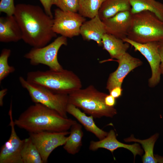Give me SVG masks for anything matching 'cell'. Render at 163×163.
I'll list each match as a JSON object with an SVG mask.
<instances>
[{
  "mask_svg": "<svg viewBox=\"0 0 163 163\" xmlns=\"http://www.w3.org/2000/svg\"><path fill=\"white\" fill-rule=\"evenodd\" d=\"M26 80L57 93L69 94L82 88V82L72 71H37L28 72Z\"/></svg>",
  "mask_w": 163,
  "mask_h": 163,
  "instance_id": "3",
  "label": "cell"
},
{
  "mask_svg": "<svg viewBox=\"0 0 163 163\" xmlns=\"http://www.w3.org/2000/svg\"><path fill=\"white\" fill-rule=\"evenodd\" d=\"M76 123L40 103L30 106L14 120L15 126L29 133L67 131Z\"/></svg>",
  "mask_w": 163,
  "mask_h": 163,
  "instance_id": "2",
  "label": "cell"
},
{
  "mask_svg": "<svg viewBox=\"0 0 163 163\" xmlns=\"http://www.w3.org/2000/svg\"><path fill=\"white\" fill-rule=\"evenodd\" d=\"M14 16L21 30L22 40L33 47H43L56 37L53 30V18L39 6L18 4Z\"/></svg>",
  "mask_w": 163,
  "mask_h": 163,
  "instance_id": "1",
  "label": "cell"
},
{
  "mask_svg": "<svg viewBox=\"0 0 163 163\" xmlns=\"http://www.w3.org/2000/svg\"><path fill=\"white\" fill-rule=\"evenodd\" d=\"M127 38L140 43L158 42L163 39V21L149 11L133 14Z\"/></svg>",
  "mask_w": 163,
  "mask_h": 163,
  "instance_id": "5",
  "label": "cell"
},
{
  "mask_svg": "<svg viewBox=\"0 0 163 163\" xmlns=\"http://www.w3.org/2000/svg\"><path fill=\"white\" fill-rule=\"evenodd\" d=\"M122 91L121 87H116L112 89L109 92L110 95L116 99L122 95Z\"/></svg>",
  "mask_w": 163,
  "mask_h": 163,
  "instance_id": "30",
  "label": "cell"
},
{
  "mask_svg": "<svg viewBox=\"0 0 163 163\" xmlns=\"http://www.w3.org/2000/svg\"><path fill=\"white\" fill-rule=\"evenodd\" d=\"M80 0H53V5L65 11H78Z\"/></svg>",
  "mask_w": 163,
  "mask_h": 163,
  "instance_id": "26",
  "label": "cell"
},
{
  "mask_svg": "<svg viewBox=\"0 0 163 163\" xmlns=\"http://www.w3.org/2000/svg\"><path fill=\"white\" fill-rule=\"evenodd\" d=\"M22 39V33L14 15L0 18V41L17 42Z\"/></svg>",
  "mask_w": 163,
  "mask_h": 163,
  "instance_id": "16",
  "label": "cell"
},
{
  "mask_svg": "<svg viewBox=\"0 0 163 163\" xmlns=\"http://www.w3.org/2000/svg\"><path fill=\"white\" fill-rule=\"evenodd\" d=\"M85 20L79 13L57 8L54 11L53 30L56 34L71 38L80 35L81 27Z\"/></svg>",
  "mask_w": 163,
  "mask_h": 163,
  "instance_id": "8",
  "label": "cell"
},
{
  "mask_svg": "<svg viewBox=\"0 0 163 163\" xmlns=\"http://www.w3.org/2000/svg\"></svg>",
  "mask_w": 163,
  "mask_h": 163,
  "instance_id": "33",
  "label": "cell"
},
{
  "mask_svg": "<svg viewBox=\"0 0 163 163\" xmlns=\"http://www.w3.org/2000/svg\"><path fill=\"white\" fill-rule=\"evenodd\" d=\"M21 155L23 163H43L39 151L30 137L25 139Z\"/></svg>",
  "mask_w": 163,
  "mask_h": 163,
  "instance_id": "23",
  "label": "cell"
},
{
  "mask_svg": "<svg viewBox=\"0 0 163 163\" xmlns=\"http://www.w3.org/2000/svg\"><path fill=\"white\" fill-rule=\"evenodd\" d=\"M10 119L9 126L11 128L10 136L3 145L0 151V163H23L21 152L25 139L21 140L18 136L13 120L12 105L8 112Z\"/></svg>",
  "mask_w": 163,
  "mask_h": 163,
  "instance_id": "11",
  "label": "cell"
},
{
  "mask_svg": "<svg viewBox=\"0 0 163 163\" xmlns=\"http://www.w3.org/2000/svg\"><path fill=\"white\" fill-rule=\"evenodd\" d=\"M117 61L118 63V67L110 75L107 82L106 88L109 92L115 87H121L126 76L142 63L140 59L133 57L127 52Z\"/></svg>",
  "mask_w": 163,
  "mask_h": 163,
  "instance_id": "12",
  "label": "cell"
},
{
  "mask_svg": "<svg viewBox=\"0 0 163 163\" xmlns=\"http://www.w3.org/2000/svg\"><path fill=\"white\" fill-rule=\"evenodd\" d=\"M107 94L91 85L69 94V103L82 109L85 113L94 118L113 117L117 112L114 107H108L105 104L104 99Z\"/></svg>",
  "mask_w": 163,
  "mask_h": 163,
  "instance_id": "4",
  "label": "cell"
},
{
  "mask_svg": "<svg viewBox=\"0 0 163 163\" xmlns=\"http://www.w3.org/2000/svg\"><path fill=\"white\" fill-rule=\"evenodd\" d=\"M83 136L82 126L77 122L71 127L69 135L68 136L63 148L70 154H77L82 146Z\"/></svg>",
  "mask_w": 163,
  "mask_h": 163,
  "instance_id": "21",
  "label": "cell"
},
{
  "mask_svg": "<svg viewBox=\"0 0 163 163\" xmlns=\"http://www.w3.org/2000/svg\"><path fill=\"white\" fill-rule=\"evenodd\" d=\"M106 0H80L79 13L83 17L92 18L98 15L99 10Z\"/></svg>",
  "mask_w": 163,
  "mask_h": 163,
  "instance_id": "24",
  "label": "cell"
},
{
  "mask_svg": "<svg viewBox=\"0 0 163 163\" xmlns=\"http://www.w3.org/2000/svg\"><path fill=\"white\" fill-rule=\"evenodd\" d=\"M19 81L22 86L27 90L32 101L53 110L61 115L68 118L67 107L69 94L54 92L41 86L30 82L20 76Z\"/></svg>",
  "mask_w": 163,
  "mask_h": 163,
  "instance_id": "6",
  "label": "cell"
},
{
  "mask_svg": "<svg viewBox=\"0 0 163 163\" xmlns=\"http://www.w3.org/2000/svg\"><path fill=\"white\" fill-rule=\"evenodd\" d=\"M106 33L105 25L98 15L85 21L81 26L80 31L83 39L94 40L100 46L102 45V38Z\"/></svg>",
  "mask_w": 163,
  "mask_h": 163,
  "instance_id": "15",
  "label": "cell"
},
{
  "mask_svg": "<svg viewBox=\"0 0 163 163\" xmlns=\"http://www.w3.org/2000/svg\"><path fill=\"white\" fill-rule=\"evenodd\" d=\"M70 134L68 131L53 132L47 131L30 133V137L40 154L43 163H47L52 152L59 146L64 145Z\"/></svg>",
  "mask_w": 163,
  "mask_h": 163,
  "instance_id": "9",
  "label": "cell"
},
{
  "mask_svg": "<svg viewBox=\"0 0 163 163\" xmlns=\"http://www.w3.org/2000/svg\"><path fill=\"white\" fill-rule=\"evenodd\" d=\"M129 0H106L100 8L98 15L102 21L120 12L130 11Z\"/></svg>",
  "mask_w": 163,
  "mask_h": 163,
  "instance_id": "19",
  "label": "cell"
},
{
  "mask_svg": "<svg viewBox=\"0 0 163 163\" xmlns=\"http://www.w3.org/2000/svg\"><path fill=\"white\" fill-rule=\"evenodd\" d=\"M11 54V50L4 48L2 50L0 55V82L9 74L15 70L14 67L9 65L8 59Z\"/></svg>",
  "mask_w": 163,
  "mask_h": 163,
  "instance_id": "25",
  "label": "cell"
},
{
  "mask_svg": "<svg viewBox=\"0 0 163 163\" xmlns=\"http://www.w3.org/2000/svg\"><path fill=\"white\" fill-rule=\"evenodd\" d=\"M67 44V38L61 36L43 47H33L24 57L29 60L32 65L43 64L48 66L50 70L60 71L63 69L58 61V52L62 46Z\"/></svg>",
  "mask_w": 163,
  "mask_h": 163,
  "instance_id": "7",
  "label": "cell"
},
{
  "mask_svg": "<svg viewBox=\"0 0 163 163\" xmlns=\"http://www.w3.org/2000/svg\"><path fill=\"white\" fill-rule=\"evenodd\" d=\"M102 43L104 49L108 52L110 57L117 60L127 52L130 45L123 40L107 33L102 37Z\"/></svg>",
  "mask_w": 163,
  "mask_h": 163,
  "instance_id": "18",
  "label": "cell"
},
{
  "mask_svg": "<svg viewBox=\"0 0 163 163\" xmlns=\"http://www.w3.org/2000/svg\"><path fill=\"white\" fill-rule=\"evenodd\" d=\"M67 112L75 117L87 131L93 134L99 140L105 137L108 133L98 127L96 125L94 117L87 116L85 112L74 105L69 103L67 107Z\"/></svg>",
  "mask_w": 163,
  "mask_h": 163,
  "instance_id": "17",
  "label": "cell"
},
{
  "mask_svg": "<svg viewBox=\"0 0 163 163\" xmlns=\"http://www.w3.org/2000/svg\"><path fill=\"white\" fill-rule=\"evenodd\" d=\"M15 6L14 0H1L0 2V11L4 12L7 15H13L15 13Z\"/></svg>",
  "mask_w": 163,
  "mask_h": 163,
  "instance_id": "27",
  "label": "cell"
},
{
  "mask_svg": "<svg viewBox=\"0 0 163 163\" xmlns=\"http://www.w3.org/2000/svg\"><path fill=\"white\" fill-rule=\"evenodd\" d=\"M44 8L45 12L52 18L53 16L51 12V8L53 0H39Z\"/></svg>",
  "mask_w": 163,
  "mask_h": 163,
  "instance_id": "28",
  "label": "cell"
},
{
  "mask_svg": "<svg viewBox=\"0 0 163 163\" xmlns=\"http://www.w3.org/2000/svg\"><path fill=\"white\" fill-rule=\"evenodd\" d=\"M130 11L120 12L104 20L107 33L123 40L127 37L132 21Z\"/></svg>",
  "mask_w": 163,
  "mask_h": 163,
  "instance_id": "13",
  "label": "cell"
},
{
  "mask_svg": "<svg viewBox=\"0 0 163 163\" xmlns=\"http://www.w3.org/2000/svg\"><path fill=\"white\" fill-rule=\"evenodd\" d=\"M104 101L107 106L109 107H114L116 104V98L110 94H107L105 97Z\"/></svg>",
  "mask_w": 163,
  "mask_h": 163,
  "instance_id": "31",
  "label": "cell"
},
{
  "mask_svg": "<svg viewBox=\"0 0 163 163\" xmlns=\"http://www.w3.org/2000/svg\"><path fill=\"white\" fill-rule=\"evenodd\" d=\"M121 148L127 149L131 151L134 155V159L136 155L141 156L143 152L138 143L128 145L119 141L117 139L116 134L113 130H110L107 136L103 139L97 141H91L89 149L90 150L96 151L99 148H104L113 153L115 150Z\"/></svg>",
  "mask_w": 163,
  "mask_h": 163,
  "instance_id": "14",
  "label": "cell"
},
{
  "mask_svg": "<svg viewBox=\"0 0 163 163\" xmlns=\"http://www.w3.org/2000/svg\"><path fill=\"white\" fill-rule=\"evenodd\" d=\"M7 89L5 88L0 91V106H2L3 104V99L4 96L7 94Z\"/></svg>",
  "mask_w": 163,
  "mask_h": 163,
  "instance_id": "32",
  "label": "cell"
},
{
  "mask_svg": "<svg viewBox=\"0 0 163 163\" xmlns=\"http://www.w3.org/2000/svg\"><path fill=\"white\" fill-rule=\"evenodd\" d=\"M158 50L160 57V68L161 74L163 75V39L158 42Z\"/></svg>",
  "mask_w": 163,
  "mask_h": 163,
  "instance_id": "29",
  "label": "cell"
},
{
  "mask_svg": "<svg viewBox=\"0 0 163 163\" xmlns=\"http://www.w3.org/2000/svg\"><path fill=\"white\" fill-rule=\"evenodd\" d=\"M133 14L143 11L153 13L163 21V3L156 0H129Z\"/></svg>",
  "mask_w": 163,
  "mask_h": 163,
  "instance_id": "20",
  "label": "cell"
},
{
  "mask_svg": "<svg viewBox=\"0 0 163 163\" xmlns=\"http://www.w3.org/2000/svg\"><path fill=\"white\" fill-rule=\"evenodd\" d=\"M123 40L129 43L136 51L140 53L146 59L151 70L152 74L148 81L149 87L153 88L160 82L161 74L160 65L161 59L158 50L157 41L140 43L131 40L126 37Z\"/></svg>",
  "mask_w": 163,
  "mask_h": 163,
  "instance_id": "10",
  "label": "cell"
},
{
  "mask_svg": "<svg viewBox=\"0 0 163 163\" xmlns=\"http://www.w3.org/2000/svg\"><path fill=\"white\" fill-rule=\"evenodd\" d=\"M159 136V134L156 133L149 138L145 140H140L135 138L133 135L129 137L124 139L125 142H133L140 143L145 151V154L142 157L143 163H156L158 160L153 154L155 144Z\"/></svg>",
  "mask_w": 163,
  "mask_h": 163,
  "instance_id": "22",
  "label": "cell"
}]
</instances>
